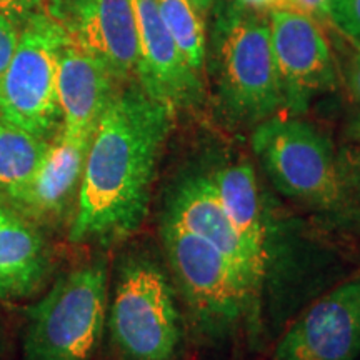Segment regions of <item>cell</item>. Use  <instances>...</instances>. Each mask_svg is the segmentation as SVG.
<instances>
[{
	"label": "cell",
	"mask_w": 360,
	"mask_h": 360,
	"mask_svg": "<svg viewBox=\"0 0 360 360\" xmlns=\"http://www.w3.org/2000/svg\"><path fill=\"white\" fill-rule=\"evenodd\" d=\"M174 117L137 80L117 90L90 142L69 231L72 242L112 244L141 227Z\"/></svg>",
	"instance_id": "obj_1"
},
{
	"label": "cell",
	"mask_w": 360,
	"mask_h": 360,
	"mask_svg": "<svg viewBox=\"0 0 360 360\" xmlns=\"http://www.w3.org/2000/svg\"><path fill=\"white\" fill-rule=\"evenodd\" d=\"M210 69L220 109L236 124H260L282 109L269 17L238 0L215 11Z\"/></svg>",
	"instance_id": "obj_2"
},
{
	"label": "cell",
	"mask_w": 360,
	"mask_h": 360,
	"mask_svg": "<svg viewBox=\"0 0 360 360\" xmlns=\"http://www.w3.org/2000/svg\"><path fill=\"white\" fill-rule=\"evenodd\" d=\"M107 282L102 260L58 277L27 309L22 360H94L107 323Z\"/></svg>",
	"instance_id": "obj_3"
},
{
	"label": "cell",
	"mask_w": 360,
	"mask_h": 360,
	"mask_svg": "<svg viewBox=\"0 0 360 360\" xmlns=\"http://www.w3.org/2000/svg\"><path fill=\"white\" fill-rule=\"evenodd\" d=\"M252 150L283 195L330 214L357 209L342 179L334 143L321 129L294 117L257 124Z\"/></svg>",
	"instance_id": "obj_4"
},
{
	"label": "cell",
	"mask_w": 360,
	"mask_h": 360,
	"mask_svg": "<svg viewBox=\"0 0 360 360\" xmlns=\"http://www.w3.org/2000/svg\"><path fill=\"white\" fill-rule=\"evenodd\" d=\"M110 342L120 360H175L182 326L174 289L154 259L127 254L115 269L107 305Z\"/></svg>",
	"instance_id": "obj_5"
},
{
	"label": "cell",
	"mask_w": 360,
	"mask_h": 360,
	"mask_svg": "<svg viewBox=\"0 0 360 360\" xmlns=\"http://www.w3.org/2000/svg\"><path fill=\"white\" fill-rule=\"evenodd\" d=\"M160 236L179 289L205 334H231L257 312L259 297L209 242L165 219Z\"/></svg>",
	"instance_id": "obj_6"
},
{
	"label": "cell",
	"mask_w": 360,
	"mask_h": 360,
	"mask_svg": "<svg viewBox=\"0 0 360 360\" xmlns=\"http://www.w3.org/2000/svg\"><path fill=\"white\" fill-rule=\"evenodd\" d=\"M67 37L44 11L20 27V37L0 75V119L52 141L62 129L57 60Z\"/></svg>",
	"instance_id": "obj_7"
},
{
	"label": "cell",
	"mask_w": 360,
	"mask_h": 360,
	"mask_svg": "<svg viewBox=\"0 0 360 360\" xmlns=\"http://www.w3.org/2000/svg\"><path fill=\"white\" fill-rule=\"evenodd\" d=\"M282 109L290 115L307 112L315 97L339 87V67L322 24L295 8L270 12Z\"/></svg>",
	"instance_id": "obj_8"
},
{
	"label": "cell",
	"mask_w": 360,
	"mask_h": 360,
	"mask_svg": "<svg viewBox=\"0 0 360 360\" xmlns=\"http://www.w3.org/2000/svg\"><path fill=\"white\" fill-rule=\"evenodd\" d=\"M44 12L120 85L137 79L139 34L130 0H44Z\"/></svg>",
	"instance_id": "obj_9"
},
{
	"label": "cell",
	"mask_w": 360,
	"mask_h": 360,
	"mask_svg": "<svg viewBox=\"0 0 360 360\" xmlns=\"http://www.w3.org/2000/svg\"><path fill=\"white\" fill-rule=\"evenodd\" d=\"M360 354V277L317 300L278 340L274 360H354Z\"/></svg>",
	"instance_id": "obj_10"
},
{
	"label": "cell",
	"mask_w": 360,
	"mask_h": 360,
	"mask_svg": "<svg viewBox=\"0 0 360 360\" xmlns=\"http://www.w3.org/2000/svg\"><path fill=\"white\" fill-rule=\"evenodd\" d=\"M139 34L137 82L175 115L200 105L204 80L192 70L162 20L157 0H130Z\"/></svg>",
	"instance_id": "obj_11"
},
{
	"label": "cell",
	"mask_w": 360,
	"mask_h": 360,
	"mask_svg": "<svg viewBox=\"0 0 360 360\" xmlns=\"http://www.w3.org/2000/svg\"><path fill=\"white\" fill-rule=\"evenodd\" d=\"M162 219L204 238L231 262L247 285L260 297L267 262L257 257L220 205L209 175L186 179L170 195Z\"/></svg>",
	"instance_id": "obj_12"
},
{
	"label": "cell",
	"mask_w": 360,
	"mask_h": 360,
	"mask_svg": "<svg viewBox=\"0 0 360 360\" xmlns=\"http://www.w3.org/2000/svg\"><path fill=\"white\" fill-rule=\"evenodd\" d=\"M90 142L92 135L60 130L34 177L8 202L37 225L58 222L72 204H77Z\"/></svg>",
	"instance_id": "obj_13"
},
{
	"label": "cell",
	"mask_w": 360,
	"mask_h": 360,
	"mask_svg": "<svg viewBox=\"0 0 360 360\" xmlns=\"http://www.w3.org/2000/svg\"><path fill=\"white\" fill-rule=\"evenodd\" d=\"M120 87L122 85L97 57L67 40L57 60L60 130L74 135H94L102 114Z\"/></svg>",
	"instance_id": "obj_14"
},
{
	"label": "cell",
	"mask_w": 360,
	"mask_h": 360,
	"mask_svg": "<svg viewBox=\"0 0 360 360\" xmlns=\"http://www.w3.org/2000/svg\"><path fill=\"white\" fill-rule=\"evenodd\" d=\"M49 274L51 252L40 227L0 195V300L35 295Z\"/></svg>",
	"instance_id": "obj_15"
},
{
	"label": "cell",
	"mask_w": 360,
	"mask_h": 360,
	"mask_svg": "<svg viewBox=\"0 0 360 360\" xmlns=\"http://www.w3.org/2000/svg\"><path fill=\"white\" fill-rule=\"evenodd\" d=\"M209 177L233 227L250 250L267 262V225L254 167L249 162L227 164L214 170Z\"/></svg>",
	"instance_id": "obj_16"
},
{
	"label": "cell",
	"mask_w": 360,
	"mask_h": 360,
	"mask_svg": "<svg viewBox=\"0 0 360 360\" xmlns=\"http://www.w3.org/2000/svg\"><path fill=\"white\" fill-rule=\"evenodd\" d=\"M51 141L0 119V195L12 199L34 177Z\"/></svg>",
	"instance_id": "obj_17"
},
{
	"label": "cell",
	"mask_w": 360,
	"mask_h": 360,
	"mask_svg": "<svg viewBox=\"0 0 360 360\" xmlns=\"http://www.w3.org/2000/svg\"><path fill=\"white\" fill-rule=\"evenodd\" d=\"M165 27L193 72L202 75L207 60L205 27L202 13L188 0H157Z\"/></svg>",
	"instance_id": "obj_18"
},
{
	"label": "cell",
	"mask_w": 360,
	"mask_h": 360,
	"mask_svg": "<svg viewBox=\"0 0 360 360\" xmlns=\"http://www.w3.org/2000/svg\"><path fill=\"white\" fill-rule=\"evenodd\" d=\"M337 160L350 197L360 210V115L350 119Z\"/></svg>",
	"instance_id": "obj_19"
},
{
	"label": "cell",
	"mask_w": 360,
	"mask_h": 360,
	"mask_svg": "<svg viewBox=\"0 0 360 360\" xmlns=\"http://www.w3.org/2000/svg\"><path fill=\"white\" fill-rule=\"evenodd\" d=\"M334 34V44L337 67H339V75L344 80L345 87L350 92L354 101L360 103V40L350 35L340 32L334 25H327Z\"/></svg>",
	"instance_id": "obj_20"
},
{
	"label": "cell",
	"mask_w": 360,
	"mask_h": 360,
	"mask_svg": "<svg viewBox=\"0 0 360 360\" xmlns=\"http://www.w3.org/2000/svg\"><path fill=\"white\" fill-rule=\"evenodd\" d=\"M330 25L360 40V0H334Z\"/></svg>",
	"instance_id": "obj_21"
},
{
	"label": "cell",
	"mask_w": 360,
	"mask_h": 360,
	"mask_svg": "<svg viewBox=\"0 0 360 360\" xmlns=\"http://www.w3.org/2000/svg\"><path fill=\"white\" fill-rule=\"evenodd\" d=\"M20 37V27L0 12V75L7 69Z\"/></svg>",
	"instance_id": "obj_22"
},
{
	"label": "cell",
	"mask_w": 360,
	"mask_h": 360,
	"mask_svg": "<svg viewBox=\"0 0 360 360\" xmlns=\"http://www.w3.org/2000/svg\"><path fill=\"white\" fill-rule=\"evenodd\" d=\"M42 11L44 0H0V12L19 27Z\"/></svg>",
	"instance_id": "obj_23"
},
{
	"label": "cell",
	"mask_w": 360,
	"mask_h": 360,
	"mask_svg": "<svg viewBox=\"0 0 360 360\" xmlns=\"http://www.w3.org/2000/svg\"><path fill=\"white\" fill-rule=\"evenodd\" d=\"M334 0H290V8L312 17L322 25H330Z\"/></svg>",
	"instance_id": "obj_24"
},
{
	"label": "cell",
	"mask_w": 360,
	"mask_h": 360,
	"mask_svg": "<svg viewBox=\"0 0 360 360\" xmlns=\"http://www.w3.org/2000/svg\"><path fill=\"white\" fill-rule=\"evenodd\" d=\"M244 6L254 11H278V8H290V0H238Z\"/></svg>",
	"instance_id": "obj_25"
},
{
	"label": "cell",
	"mask_w": 360,
	"mask_h": 360,
	"mask_svg": "<svg viewBox=\"0 0 360 360\" xmlns=\"http://www.w3.org/2000/svg\"><path fill=\"white\" fill-rule=\"evenodd\" d=\"M188 2H191L192 6L197 8V11L202 13V15L209 12L214 6V0H188Z\"/></svg>",
	"instance_id": "obj_26"
},
{
	"label": "cell",
	"mask_w": 360,
	"mask_h": 360,
	"mask_svg": "<svg viewBox=\"0 0 360 360\" xmlns=\"http://www.w3.org/2000/svg\"><path fill=\"white\" fill-rule=\"evenodd\" d=\"M0 360H2V337H0Z\"/></svg>",
	"instance_id": "obj_27"
}]
</instances>
